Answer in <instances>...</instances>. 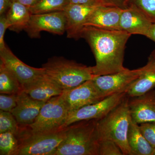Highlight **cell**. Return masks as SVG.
I'll use <instances>...</instances> for the list:
<instances>
[{"instance_id":"obj_1","label":"cell","mask_w":155,"mask_h":155,"mask_svg":"<svg viewBox=\"0 0 155 155\" xmlns=\"http://www.w3.org/2000/svg\"><path fill=\"white\" fill-rule=\"evenodd\" d=\"M131 35L123 31L105 30L85 26L81 38L86 40L94 55L95 75L114 74L127 69L123 66L125 45Z\"/></svg>"},{"instance_id":"obj_2","label":"cell","mask_w":155,"mask_h":155,"mask_svg":"<svg viewBox=\"0 0 155 155\" xmlns=\"http://www.w3.org/2000/svg\"><path fill=\"white\" fill-rule=\"evenodd\" d=\"M98 120H83L67 126L65 138L52 155H99Z\"/></svg>"},{"instance_id":"obj_3","label":"cell","mask_w":155,"mask_h":155,"mask_svg":"<svg viewBox=\"0 0 155 155\" xmlns=\"http://www.w3.org/2000/svg\"><path fill=\"white\" fill-rule=\"evenodd\" d=\"M130 97L126 96L123 101L104 118L98 120L99 140H113L124 155H131L127 142V132L131 117L129 108Z\"/></svg>"},{"instance_id":"obj_4","label":"cell","mask_w":155,"mask_h":155,"mask_svg":"<svg viewBox=\"0 0 155 155\" xmlns=\"http://www.w3.org/2000/svg\"><path fill=\"white\" fill-rule=\"evenodd\" d=\"M45 74L55 81L63 90L78 86L97 75L92 67H87L63 57H53L42 66Z\"/></svg>"},{"instance_id":"obj_5","label":"cell","mask_w":155,"mask_h":155,"mask_svg":"<svg viewBox=\"0 0 155 155\" xmlns=\"http://www.w3.org/2000/svg\"><path fill=\"white\" fill-rule=\"evenodd\" d=\"M66 127L48 133H34L19 126L17 155H52L65 138Z\"/></svg>"},{"instance_id":"obj_6","label":"cell","mask_w":155,"mask_h":155,"mask_svg":"<svg viewBox=\"0 0 155 155\" xmlns=\"http://www.w3.org/2000/svg\"><path fill=\"white\" fill-rule=\"evenodd\" d=\"M68 114V108L62 96H57L45 103L35 121L25 127L34 133L56 131L64 128Z\"/></svg>"},{"instance_id":"obj_7","label":"cell","mask_w":155,"mask_h":155,"mask_svg":"<svg viewBox=\"0 0 155 155\" xmlns=\"http://www.w3.org/2000/svg\"><path fill=\"white\" fill-rule=\"evenodd\" d=\"M142 67L130 70L126 69L121 72L98 75L92 80L104 98L113 95L126 92L137 78Z\"/></svg>"},{"instance_id":"obj_8","label":"cell","mask_w":155,"mask_h":155,"mask_svg":"<svg viewBox=\"0 0 155 155\" xmlns=\"http://www.w3.org/2000/svg\"><path fill=\"white\" fill-rule=\"evenodd\" d=\"M126 96V92L113 95L99 102L84 106L69 113L64 127L83 120L102 119L119 105Z\"/></svg>"},{"instance_id":"obj_9","label":"cell","mask_w":155,"mask_h":155,"mask_svg":"<svg viewBox=\"0 0 155 155\" xmlns=\"http://www.w3.org/2000/svg\"><path fill=\"white\" fill-rule=\"evenodd\" d=\"M66 18L64 11L32 14L25 31L31 38H40L46 31L61 35L66 32Z\"/></svg>"},{"instance_id":"obj_10","label":"cell","mask_w":155,"mask_h":155,"mask_svg":"<svg viewBox=\"0 0 155 155\" xmlns=\"http://www.w3.org/2000/svg\"><path fill=\"white\" fill-rule=\"evenodd\" d=\"M69 113L104 99L92 79L73 88L63 90L61 94Z\"/></svg>"},{"instance_id":"obj_11","label":"cell","mask_w":155,"mask_h":155,"mask_svg":"<svg viewBox=\"0 0 155 155\" xmlns=\"http://www.w3.org/2000/svg\"><path fill=\"white\" fill-rule=\"evenodd\" d=\"M0 61L14 73L22 87L45 74L44 68H35L26 65L15 56L7 45L0 51Z\"/></svg>"},{"instance_id":"obj_12","label":"cell","mask_w":155,"mask_h":155,"mask_svg":"<svg viewBox=\"0 0 155 155\" xmlns=\"http://www.w3.org/2000/svg\"><path fill=\"white\" fill-rule=\"evenodd\" d=\"M122 10L119 7L97 6L90 14L85 26H93L105 30H120V17Z\"/></svg>"},{"instance_id":"obj_13","label":"cell","mask_w":155,"mask_h":155,"mask_svg":"<svg viewBox=\"0 0 155 155\" xmlns=\"http://www.w3.org/2000/svg\"><path fill=\"white\" fill-rule=\"evenodd\" d=\"M97 6L70 4L67 6L64 12L68 38L75 40L81 38V32L85 27L87 19Z\"/></svg>"},{"instance_id":"obj_14","label":"cell","mask_w":155,"mask_h":155,"mask_svg":"<svg viewBox=\"0 0 155 155\" xmlns=\"http://www.w3.org/2000/svg\"><path fill=\"white\" fill-rule=\"evenodd\" d=\"M129 108L131 120L134 123L140 125L155 122V90L129 99Z\"/></svg>"},{"instance_id":"obj_15","label":"cell","mask_w":155,"mask_h":155,"mask_svg":"<svg viewBox=\"0 0 155 155\" xmlns=\"http://www.w3.org/2000/svg\"><path fill=\"white\" fill-rule=\"evenodd\" d=\"M46 102L33 99L22 91L18 94L17 106L11 113L20 126L27 127L35 121Z\"/></svg>"},{"instance_id":"obj_16","label":"cell","mask_w":155,"mask_h":155,"mask_svg":"<svg viewBox=\"0 0 155 155\" xmlns=\"http://www.w3.org/2000/svg\"><path fill=\"white\" fill-rule=\"evenodd\" d=\"M153 23L139 10L134 6L123 9L120 20V30L130 34L146 36Z\"/></svg>"},{"instance_id":"obj_17","label":"cell","mask_w":155,"mask_h":155,"mask_svg":"<svg viewBox=\"0 0 155 155\" xmlns=\"http://www.w3.org/2000/svg\"><path fill=\"white\" fill-rule=\"evenodd\" d=\"M23 91L35 99L47 102L60 95L63 89L45 74L22 87Z\"/></svg>"},{"instance_id":"obj_18","label":"cell","mask_w":155,"mask_h":155,"mask_svg":"<svg viewBox=\"0 0 155 155\" xmlns=\"http://www.w3.org/2000/svg\"><path fill=\"white\" fill-rule=\"evenodd\" d=\"M155 87V58L150 54L138 78L133 82L127 92L130 98L145 94Z\"/></svg>"},{"instance_id":"obj_19","label":"cell","mask_w":155,"mask_h":155,"mask_svg":"<svg viewBox=\"0 0 155 155\" xmlns=\"http://www.w3.org/2000/svg\"><path fill=\"white\" fill-rule=\"evenodd\" d=\"M127 142L131 155H153L154 149L143 136L139 125L131 119L127 132Z\"/></svg>"},{"instance_id":"obj_20","label":"cell","mask_w":155,"mask_h":155,"mask_svg":"<svg viewBox=\"0 0 155 155\" xmlns=\"http://www.w3.org/2000/svg\"><path fill=\"white\" fill-rule=\"evenodd\" d=\"M32 15L29 9L18 2L14 1L6 14L10 27L9 29L19 33L25 30Z\"/></svg>"},{"instance_id":"obj_21","label":"cell","mask_w":155,"mask_h":155,"mask_svg":"<svg viewBox=\"0 0 155 155\" xmlns=\"http://www.w3.org/2000/svg\"><path fill=\"white\" fill-rule=\"evenodd\" d=\"M23 91L16 76L5 64L0 61V93L5 94H19Z\"/></svg>"},{"instance_id":"obj_22","label":"cell","mask_w":155,"mask_h":155,"mask_svg":"<svg viewBox=\"0 0 155 155\" xmlns=\"http://www.w3.org/2000/svg\"><path fill=\"white\" fill-rule=\"evenodd\" d=\"M70 4L69 0H39L29 8L31 14L64 11Z\"/></svg>"},{"instance_id":"obj_23","label":"cell","mask_w":155,"mask_h":155,"mask_svg":"<svg viewBox=\"0 0 155 155\" xmlns=\"http://www.w3.org/2000/svg\"><path fill=\"white\" fill-rule=\"evenodd\" d=\"M19 147L16 134L10 131L0 133V155H17Z\"/></svg>"},{"instance_id":"obj_24","label":"cell","mask_w":155,"mask_h":155,"mask_svg":"<svg viewBox=\"0 0 155 155\" xmlns=\"http://www.w3.org/2000/svg\"><path fill=\"white\" fill-rule=\"evenodd\" d=\"M19 128V124L12 113L0 110V133L10 131L17 135Z\"/></svg>"},{"instance_id":"obj_25","label":"cell","mask_w":155,"mask_h":155,"mask_svg":"<svg viewBox=\"0 0 155 155\" xmlns=\"http://www.w3.org/2000/svg\"><path fill=\"white\" fill-rule=\"evenodd\" d=\"M134 2V5L130 6L135 7L152 23H155V0H135Z\"/></svg>"},{"instance_id":"obj_26","label":"cell","mask_w":155,"mask_h":155,"mask_svg":"<svg viewBox=\"0 0 155 155\" xmlns=\"http://www.w3.org/2000/svg\"><path fill=\"white\" fill-rule=\"evenodd\" d=\"M99 155H124L122 150L113 140L109 139L99 140Z\"/></svg>"},{"instance_id":"obj_27","label":"cell","mask_w":155,"mask_h":155,"mask_svg":"<svg viewBox=\"0 0 155 155\" xmlns=\"http://www.w3.org/2000/svg\"><path fill=\"white\" fill-rule=\"evenodd\" d=\"M18 94L0 95V110L5 112H12L17 105Z\"/></svg>"},{"instance_id":"obj_28","label":"cell","mask_w":155,"mask_h":155,"mask_svg":"<svg viewBox=\"0 0 155 155\" xmlns=\"http://www.w3.org/2000/svg\"><path fill=\"white\" fill-rule=\"evenodd\" d=\"M142 133L154 149L155 148V122L142 123L139 125Z\"/></svg>"},{"instance_id":"obj_29","label":"cell","mask_w":155,"mask_h":155,"mask_svg":"<svg viewBox=\"0 0 155 155\" xmlns=\"http://www.w3.org/2000/svg\"><path fill=\"white\" fill-rule=\"evenodd\" d=\"M9 27L10 25L7 20L6 14L0 16V51L3 50L7 45L4 39L6 30L9 29Z\"/></svg>"},{"instance_id":"obj_30","label":"cell","mask_w":155,"mask_h":155,"mask_svg":"<svg viewBox=\"0 0 155 155\" xmlns=\"http://www.w3.org/2000/svg\"><path fill=\"white\" fill-rule=\"evenodd\" d=\"M104 5L119 7L123 9L126 8L125 0H101Z\"/></svg>"},{"instance_id":"obj_31","label":"cell","mask_w":155,"mask_h":155,"mask_svg":"<svg viewBox=\"0 0 155 155\" xmlns=\"http://www.w3.org/2000/svg\"><path fill=\"white\" fill-rule=\"evenodd\" d=\"M70 4L100 5H103L101 0H69Z\"/></svg>"},{"instance_id":"obj_32","label":"cell","mask_w":155,"mask_h":155,"mask_svg":"<svg viewBox=\"0 0 155 155\" xmlns=\"http://www.w3.org/2000/svg\"><path fill=\"white\" fill-rule=\"evenodd\" d=\"M12 2V0H0V16L7 14Z\"/></svg>"},{"instance_id":"obj_33","label":"cell","mask_w":155,"mask_h":155,"mask_svg":"<svg viewBox=\"0 0 155 155\" xmlns=\"http://www.w3.org/2000/svg\"><path fill=\"white\" fill-rule=\"evenodd\" d=\"M13 2H18L23 5L26 6L28 8L34 5L39 0H12Z\"/></svg>"},{"instance_id":"obj_34","label":"cell","mask_w":155,"mask_h":155,"mask_svg":"<svg viewBox=\"0 0 155 155\" xmlns=\"http://www.w3.org/2000/svg\"><path fill=\"white\" fill-rule=\"evenodd\" d=\"M146 37L155 42V23H153Z\"/></svg>"},{"instance_id":"obj_35","label":"cell","mask_w":155,"mask_h":155,"mask_svg":"<svg viewBox=\"0 0 155 155\" xmlns=\"http://www.w3.org/2000/svg\"><path fill=\"white\" fill-rule=\"evenodd\" d=\"M151 54L155 58V50L153 51Z\"/></svg>"},{"instance_id":"obj_36","label":"cell","mask_w":155,"mask_h":155,"mask_svg":"<svg viewBox=\"0 0 155 155\" xmlns=\"http://www.w3.org/2000/svg\"><path fill=\"white\" fill-rule=\"evenodd\" d=\"M153 155H155V148L154 149L153 153Z\"/></svg>"}]
</instances>
